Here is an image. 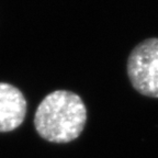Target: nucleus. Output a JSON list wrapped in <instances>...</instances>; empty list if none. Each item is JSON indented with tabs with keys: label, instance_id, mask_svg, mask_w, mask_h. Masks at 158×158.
<instances>
[{
	"label": "nucleus",
	"instance_id": "nucleus-1",
	"mask_svg": "<svg viewBox=\"0 0 158 158\" xmlns=\"http://www.w3.org/2000/svg\"><path fill=\"white\" fill-rule=\"evenodd\" d=\"M87 108L79 94L55 90L43 98L34 114V127L43 139L67 144L81 135L87 123Z\"/></svg>",
	"mask_w": 158,
	"mask_h": 158
},
{
	"label": "nucleus",
	"instance_id": "nucleus-2",
	"mask_svg": "<svg viewBox=\"0 0 158 158\" xmlns=\"http://www.w3.org/2000/svg\"><path fill=\"white\" fill-rule=\"evenodd\" d=\"M126 72L138 94L158 98V37L144 40L132 49Z\"/></svg>",
	"mask_w": 158,
	"mask_h": 158
},
{
	"label": "nucleus",
	"instance_id": "nucleus-3",
	"mask_svg": "<svg viewBox=\"0 0 158 158\" xmlns=\"http://www.w3.org/2000/svg\"><path fill=\"white\" fill-rule=\"evenodd\" d=\"M27 115V100L19 88L0 82V132H11L23 123Z\"/></svg>",
	"mask_w": 158,
	"mask_h": 158
}]
</instances>
